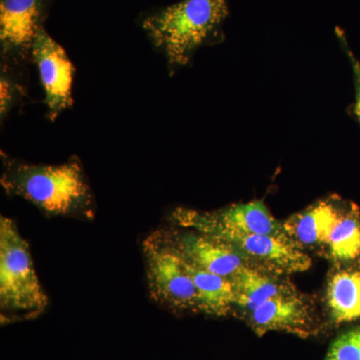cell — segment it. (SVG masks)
I'll return each instance as SVG.
<instances>
[{"mask_svg": "<svg viewBox=\"0 0 360 360\" xmlns=\"http://www.w3.org/2000/svg\"><path fill=\"white\" fill-rule=\"evenodd\" d=\"M326 309L335 326L360 319V266L336 265L326 285Z\"/></svg>", "mask_w": 360, "mask_h": 360, "instance_id": "13", "label": "cell"}, {"mask_svg": "<svg viewBox=\"0 0 360 360\" xmlns=\"http://www.w3.org/2000/svg\"><path fill=\"white\" fill-rule=\"evenodd\" d=\"M213 238L233 246L250 264L279 276L309 270L311 258L293 245L288 236L219 232Z\"/></svg>", "mask_w": 360, "mask_h": 360, "instance_id": "8", "label": "cell"}, {"mask_svg": "<svg viewBox=\"0 0 360 360\" xmlns=\"http://www.w3.org/2000/svg\"><path fill=\"white\" fill-rule=\"evenodd\" d=\"M51 0H0L1 66L20 70L32 63V44Z\"/></svg>", "mask_w": 360, "mask_h": 360, "instance_id": "6", "label": "cell"}, {"mask_svg": "<svg viewBox=\"0 0 360 360\" xmlns=\"http://www.w3.org/2000/svg\"><path fill=\"white\" fill-rule=\"evenodd\" d=\"M149 295L174 311L198 312V295L172 231L160 229L141 243Z\"/></svg>", "mask_w": 360, "mask_h": 360, "instance_id": "4", "label": "cell"}, {"mask_svg": "<svg viewBox=\"0 0 360 360\" xmlns=\"http://www.w3.org/2000/svg\"><path fill=\"white\" fill-rule=\"evenodd\" d=\"M49 305L30 245L13 219L0 217V321L2 326L40 316Z\"/></svg>", "mask_w": 360, "mask_h": 360, "instance_id": "3", "label": "cell"}, {"mask_svg": "<svg viewBox=\"0 0 360 360\" xmlns=\"http://www.w3.org/2000/svg\"><path fill=\"white\" fill-rule=\"evenodd\" d=\"M25 86L21 82L20 72L15 68L1 66L0 72V120L4 123L9 113L22 101Z\"/></svg>", "mask_w": 360, "mask_h": 360, "instance_id": "16", "label": "cell"}, {"mask_svg": "<svg viewBox=\"0 0 360 360\" xmlns=\"http://www.w3.org/2000/svg\"><path fill=\"white\" fill-rule=\"evenodd\" d=\"M0 186L11 198L34 205L45 217L94 219L96 201L77 156L58 165L32 163L0 153Z\"/></svg>", "mask_w": 360, "mask_h": 360, "instance_id": "1", "label": "cell"}, {"mask_svg": "<svg viewBox=\"0 0 360 360\" xmlns=\"http://www.w3.org/2000/svg\"><path fill=\"white\" fill-rule=\"evenodd\" d=\"M170 231L187 262L206 271L231 279L239 269L250 264L233 246L219 238L191 229Z\"/></svg>", "mask_w": 360, "mask_h": 360, "instance_id": "10", "label": "cell"}, {"mask_svg": "<svg viewBox=\"0 0 360 360\" xmlns=\"http://www.w3.org/2000/svg\"><path fill=\"white\" fill-rule=\"evenodd\" d=\"M32 63L37 65L44 91L46 115L51 122L73 103L75 68L65 49L41 28L32 44Z\"/></svg>", "mask_w": 360, "mask_h": 360, "instance_id": "7", "label": "cell"}, {"mask_svg": "<svg viewBox=\"0 0 360 360\" xmlns=\"http://www.w3.org/2000/svg\"><path fill=\"white\" fill-rule=\"evenodd\" d=\"M243 319L260 338L271 331H281L307 338L319 330L314 302L297 290L267 300Z\"/></svg>", "mask_w": 360, "mask_h": 360, "instance_id": "9", "label": "cell"}, {"mask_svg": "<svg viewBox=\"0 0 360 360\" xmlns=\"http://www.w3.org/2000/svg\"><path fill=\"white\" fill-rule=\"evenodd\" d=\"M338 37L342 44L343 49L347 52V58H349L352 63V71H354V85H355V103L354 105V113L360 124V63L355 58L354 52L350 51L347 40H345L343 32L338 30Z\"/></svg>", "mask_w": 360, "mask_h": 360, "instance_id": "18", "label": "cell"}, {"mask_svg": "<svg viewBox=\"0 0 360 360\" xmlns=\"http://www.w3.org/2000/svg\"><path fill=\"white\" fill-rule=\"evenodd\" d=\"M172 217L180 229H191L207 236L236 232L286 236L283 224L274 219L264 201L260 200L236 203L212 212L180 207L172 212Z\"/></svg>", "mask_w": 360, "mask_h": 360, "instance_id": "5", "label": "cell"}, {"mask_svg": "<svg viewBox=\"0 0 360 360\" xmlns=\"http://www.w3.org/2000/svg\"><path fill=\"white\" fill-rule=\"evenodd\" d=\"M324 251L336 265H360V210L354 202L342 200Z\"/></svg>", "mask_w": 360, "mask_h": 360, "instance_id": "15", "label": "cell"}, {"mask_svg": "<svg viewBox=\"0 0 360 360\" xmlns=\"http://www.w3.org/2000/svg\"><path fill=\"white\" fill-rule=\"evenodd\" d=\"M229 14V0H181L148 14L141 26L174 75L200 47L221 40Z\"/></svg>", "mask_w": 360, "mask_h": 360, "instance_id": "2", "label": "cell"}, {"mask_svg": "<svg viewBox=\"0 0 360 360\" xmlns=\"http://www.w3.org/2000/svg\"><path fill=\"white\" fill-rule=\"evenodd\" d=\"M285 276L253 265H245L231 277L236 293V309L240 310L245 317L267 300L296 291L295 285Z\"/></svg>", "mask_w": 360, "mask_h": 360, "instance_id": "12", "label": "cell"}, {"mask_svg": "<svg viewBox=\"0 0 360 360\" xmlns=\"http://www.w3.org/2000/svg\"><path fill=\"white\" fill-rule=\"evenodd\" d=\"M324 360H360V326L338 335Z\"/></svg>", "mask_w": 360, "mask_h": 360, "instance_id": "17", "label": "cell"}, {"mask_svg": "<svg viewBox=\"0 0 360 360\" xmlns=\"http://www.w3.org/2000/svg\"><path fill=\"white\" fill-rule=\"evenodd\" d=\"M198 295V312L224 317L236 309V293L231 278L201 269L186 260Z\"/></svg>", "mask_w": 360, "mask_h": 360, "instance_id": "14", "label": "cell"}, {"mask_svg": "<svg viewBox=\"0 0 360 360\" xmlns=\"http://www.w3.org/2000/svg\"><path fill=\"white\" fill-rule=\"evenodd\" d=\"M341 205L340 198H329L292 215L283 224L286 236L303 251L307 248L326 250L329 236L340 217Z\"/></svg>", "mask_w": 360, "mask_h": 360, "instance_id": "11", "label": "cell"}]
</instances>
